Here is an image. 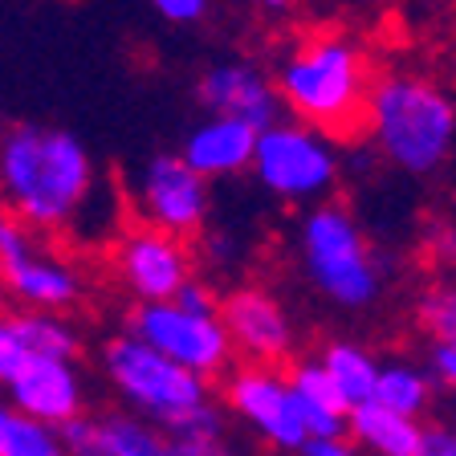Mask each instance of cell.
Here are the masks:
<instances>
[{"label": "cell", "mask_w": 456, "mask_h": 456, "mask_svg": "<svg viewBox=\"0 0 456 456\" xmlns=\"http://www.w3.org/2000/svg\"><path fill=\"white\" fill-rule=\"evenodd\" d=\"M98 196L94 155L66 126L17 123L0 134V204L37 232L74 228Z\"/></svg>", "instance_id": "1"}, {"label": "cell", "mask_w": 456, "mask_h": 456, "mask_svg": "<svg viewBox=\"0 0 456 456\" xmlns=\"http://www.w3.org/2000/svg\"><path fill=\"white\" fill-rule=\"evenodd\" d=\"M289 4H294V0H261V9L265 12H285Z\"/></svg>", "instance_id": "34"}, {"label": "cell", "mask_w": 456, "mask_h": 456, "mask_svg": "<svg viewBox=\"0 0 456 456\" xmlns=\"http://www.w3.org/2000/svg\"><path fill=\"white\" fill-rule=\"evenodd\" d=\"M0 318H4V314H0Z\"/></svg>", "instance_id": "35"}, {"label": "cell", "mask_w": 456, "mask_h": 456, "mask_svg": "<svg viewBox=\"0 0 456 456\" xmlns=\"http://www.w3.org/2000/svg\"><path fill=\"white\" fill-rule=\"evenodd\" d=\"M114 273L139 305L171 302L175 289L191 277V253L180 237L134 224L114 245Z\"/></svg>", "instance_id": "10"}, {"label": "cell", "mask_w": 456, "mask_h": 456, "mask_svg": "<svg viewBox=\"0 0 456 456\" xmlns=\"http://www.w3.org/2000/svg\"><path fill=\"white\" fill-rule=\"evenodd\" d=\"M346 428H351L354 444L370 448L379 456H419L424 444V428L416 419H403L395 411L379 408V403H359L346 411Z\"/></svg>", "instance_id": "19"}, {"label": "cell", "mask_w": 456, "mask_h": 456, "mask_svg": "<svg viewBox=\"0 0 456 456\" xmlns=\"http://www.w3.org/2000/svg\"><path fill=\"white\" fill-rule=\"evenodd\" d=\"M419 456H456V428H432V432H424Z\"/></svg>", "instance_id": "29"}, {"label": "cell", "mask_w": 456, "mask_h": 456, "mask_svg": "<svg viewBox=\"0 0 456 456\" xmlns=\"http://www.w3.org/2000/svg\"><path fill=\"white\" fill-rule=\"evenodd\" d=\"M196 98L212 118L253 126L256 134L281 123V98L273 90V77L256 69L253 61H216L200 74Z\"/></svg>", "instance_id": "13"}, {"label": "cell", "mask_w": 456, "mask_h": 456, "mask_svg": "<svg viewBox=\"0 0 456 456\" xmlns=\"http://www.w3.org/2000/svg\"><path fill=\"white\" fill-rule=\"evenodd\" d=\"M216 318L228 342L253 367H277L294 351V318L281 305V297H273L261 285H240V289L224 294L216 305Z\"/></svg>", "instance_id": "11"}, {"label": "cell", "mask_w": 456, "mask_h": 456, "mask_svg": "<svg viewBox=\"0 0 456 456\" xmlns=\"http://www.w3.org/2000/svg\"><path fill=\"white\" fill-rule=\"evenodd\" d=\"M285 383H289V395H294V408L297 416H302V428L305 436H342L346 432V403L338 399V391L330 387V379H326V370L318 367V362H294L289 367V375H285Z\"/></svg>", "instance_id": "18"}, {"label": "cell", "mask_w": 456, "mask_h": 456, "mask_svg": "<svg viewBox=\"0 0 456 456\" xmlns=\"http://www.w3.org/2000/svg\"><path fill=\"white\" fill-rule=\"evenodd\" d=\"M297 456H359V448H354L351 440H342V436H322V440L314 436L297 448Z\"/></svg>", "instance_id": "28"}, {"label": "cell", "mask_w": 456, "mask_h": 456, "mask_svg": "<svg viewBox=\"0 0 456 456\" xmlns=\"http://www.w3.org/2000/svg\"><path fill=\"white\" fill-rule=\"evenodd\" d=\"M253 147H256V131L232 118H208L188 131L183 139L180 159L196 171L200 180H220V175H240L253 163Z\"/></svg>", "instance_id": "17"}, {"label": "cell", "mask_w": 456, "mask_h": 456, "mask_svg": "<svg viewBox=\"0 0 456 456\" xmlns=\"http://www.w3.org/2000/svg\"><path fill=\"white\" fill-rule=\"evenodd\" d=\"M147 4H151L167 25H196V20H204L212 0H147Z\"/></svg>", "instance_id": "27"}, {"label": "cell", "mask_w": 456, "mask_h": 456, "mask_svg": "<svg viewBox=\"0 0 456 456\" xmlns=\"http://www.w3.org/2000/svg\"><path fill=\"white\" fill-rule=\"evenodd\" d=\"M362 126L391 167L432 175L456 147V102L424 74H383L367 90Z\"/></svg>", "instance_id": "3"}, {"label": "cell", "mask_w": 456, "mask_h": 456, "mask_svg": "<svg viewBox=\"0 0 456 456\" xmlns=\"http://www.w3.org/2000/svg\"><path fill=\"white\" fill-rule=\"evenodd\" d=\"M57 436L69 456H171V440L155 424L126 411L106 416H77Z\"/></svg>", "instance_id": "15"}, {"label": "cell", "mask_w": 456, "mask_h": 456, "mask_svg": "<svg viewBox=\"0 0 456 456\" xmlns=\"http://www.w3.org/2000/svg\"><path fill=\"white\" fill-rule=\"evenodd\" d=\"M102 370L131 408L159 419L163 428L208 399V383L188 375L175 362H167L163 354H155L151 346H142L131 334H114L102 346Z\"/></svg>", "instance_id": "7"}, {"label": "cell", "mask_w": 456, "mask_h": 456, "mask_svg": "<svg viewBox=\"0 0 456 456\" xmlns=\"http://www.w3.org/2000/svg\"><path fill=\"white\" fill-rule=\"evenodd\" d=\"M224 403L281 452H297L310 440L302 428V416L294 408L289 383H285V375L277 367H253L248 362V367L228 370Z\"/></svg>", "instance_id": "12"}, {"label": "cell", "mask_w": 456, "mask_h": 456, "mask_svg": "<svg viewBox=\"0 0 456 456\" xmlns=\"http://www.w3.org/2000/svg\"><path fill=\"white\" fill-rule=\"evenodd\" d=\"M318 367L326 370L330 387L338 391V399L346 408H359V403H370V391H375V379H379V362L367 346L346 338H330L322 346V359Z\"/></svg>", "instance_id": "20"}, {"label": "cell", "mask_w": 456, "mask_h": 456, "mask_svg": "<svg viewBox=\"0 0 456 456\" xmlns=\"http://www.w3.org/2000/svg\"><path fill=\"white\" fill-rule=\"evenodd\" d=\"M171 456H245L224 448L220 440H208V444H188V440H171Z\"/></svg>", "instance_id": "31"}, {"label": "cell", "mask_w": 456, "mask_h": 456, "mask_svg": "<svg viewBox=\"0 0 456 456\" xmlns=\"http://www.w3.org/2000/svg\"><path fill=\"white\" fill-rule=\"evenodd\" d=\"M9 408L45 428H66L82 416V370L69 359H28L4 379Z\"/></svg>", "instance_id": "14"}, {"label": "cell", "mask_w": 456, "mask_h": 456, "mask_svg": "<svg viewBox=\"0 0 456 456\" xmlns=\"http://www.w3.org/2000/svg\"><path fill=\"white\" fill-rule=\"evenodd\" d=\"M0 456H69V452L61 444V436H57V428H45L37 419H25L12 411Z\"/></svg>", "instance_id": "23"}, {"label": "cell", "mask_w": 456, "mask_h": 456, "mask_svg": "<svg viewBox=\"0 0 456 456\" xmlns=\"http://www.w3.org/2000/svg\"><path fill=\"white\" fill-rule=\"evenodd\" d=\"M424 248L440 265H456V220H432L424 232Z\"/></svg>", "instance_id": "26"}, {"label": "cell", "mask_w": 456, "mask_h": 456, "mask_svg": "<svg viewBox=\"0 0 456 456\" xmlns=\"http://www.w3.org/2000/svg\"><path fill=\"white\" fill-rule=\"evenodd\" d=\"M370 403L395 411L403 419H416L419 411L432 403V379H428L419 367L411 362H391V367H379V379H375V391H370Z\"/></svg>", "instance_id": "21"}, {"label": "cell", "mask_w": 456, "mask_h": 456, "mask_svg": "<svg viewBox=\"0 0 456 456\" xmlns=\"http://www.w3.org/2000/svg\"><path fill=\"white\" fill-rule=\"evenodd\" d=\"M171 440H188V444H208V440H220V432H224V416H220V408H212L208 399L200 403V408L183 411V416H175L167 424Z\"/></svg>", "instance_id": "24"}, {"label": "cell", "mask_w": 456, "mask_h": 456, "mask_svg": "<svg viewBox=\"0 0 456 456\" xmlns=\"http://www.w3.org/2000/svg\"><path fill=\"white\" fill-rule=\"evenodd\" d=\"M416 318L436 338V346H456V281H440L432 289H424Z\"/></svg>", "instance_id": "22"}, {"label": "cell", "mask_w": 456, "mask_h": 456, "mask_svg": "<svg viewBox=\"0 0 456 456\" xmlns=\"http://www.w3.org/2000/svg\"><path fill=\"white\" fill-rule=\"evenodd\" d=\"M126 334L204 383L228 370L232 362V342H228L220 318H196V314L175 310L171 302L134 305L126 318Z\"/></svg>", "instance_id": "8"}, {"label": "cell", "mask_w": 456, "mask_h": 456, "mask_svg": "<svg viewBox=\"0 0 456 456\" xmlns=\"http://www.w3.org/2000/svg\"><path fill=\"white\" fill-rule=\"evenodd\" d=\"M171 305L183 314H196V318H216V305L220 297L212 294L208 281H196V277H188V281L175 289V297H171Z\"/></svg>", "instance_id": "25"}, {"label": "cell", "mask_w": 456, "mask_h": 456, "mask_svg": "<svg viewBox=\"0 0 456 456\" xmlns=\"http://www.w3.org/2000/svg\"><path fill=\"white\" fill-rule=\"evenodd\" d=\"M9 419H12L9 399H0V448H4V436H9Z\"/></svg>", "instance_id": "33"}, {"label": "cell", "mask_w": 456, "mask_h": 456, "mask_svg": "<svg viewBox=\"0 0 456 456\" xmlns=\"http://www.w3.org/2000/svg\"><path fill=\"white\" fill-rule=\"evenodd\" d=\"M237 237H228V232H208L204 237V256H208L212 265H228L232 256H237Z\"/></svg>", "instance_id": "30"}, {"label": "cell", "mask_w": 456, "mask_h": 456, "mask_svg": "<svg viewBox=\"0 0 456 456\" xmlns=\"http://www.w3.org/2000/svg\"><path fill=\"white\" fill-rule=\"evenodd\" d=\"M0 289L20 310L61 314L82 302L86 281L74 261L49 245L45 232L0 208Z\"/></svg>", "instance_id": "5"}, {"label": "cell", "mask_w": 456, "mask_h": 456, "mask_svg": "<svg viewBox=\"0 0 456 456\" xmlns=\"http://www.w3.org/2000/svg\"><path fill=\"white\" fill-rule=\"evenodd\" d=\"M82 338L66 314L17 310L0 318V383L28 359H77Z\"/></svg>", "instance_id": "16"}, {"label": "cell", "mask_w": 456, "mask_h": 456, "mask_svg": "<svg viewBox=\"0 0 456 456\" xmlns=\"http://www.w3.org/2000/svg\"><path fill=\"white\" fill-rule=\"evenodd\" d=\"M134 208H139L142 224L159 228L167 237H191L208 220V183L180 159V155H151L134 175Z\"/></svg>", "instance_id": "9"}, {"label": "cell", "mask_w": 456, "mask_h": 456, "mask_svg": "<svg viewBox=\"0 0 456 456\" xmlns=\"http://www.w3.org/2000/svg\"><path fill=\"white\" fill-rule=\"evenodd\" d=\"M432 370L440 383L456 387V346H432Z\"/></svg>", "instance_id": "32"}, {"label": "cell", "mask_w": 456, "mask_h": 456, "mask_svg": "<svg viewBox=\"0 0 456 456\" xmlns=\"http://www.w3.org/2000/svg\"><path fill=\"white\" fill-rule=\"evenodd\" d=\"M261 188L285 204H322L326 191L338 183L342 159L326 134L302 123H277L256 134L253 163Z\"/></svg>", "instance_id": "6"}, {"label": "cell", "mask_w": 456, "mask_h": 456, "mask_svg": "<svg viewBox=\"0 0 456 456\" xmlns=\"http://www.w3.org/2000/svg\"><path fill=\"white\" fill-rule=\"evenodd\" d=\"M297 256L310 285L326 302L342 310H367L370 302H379L387 261L367 245L359 220L338 200H322L302 216Z\"/></svg>", "instance_id": "4"}, {"label": "cell", "mask_w": 456, "mask_h": 456, "mask_svg": "<svg viewBox=\"0 0 456 456\" xmlns=\"http://www.w3.org/2000/svg\"><path fill=\"white\" fill-rule=\"evenodd\" d=\"M273 90L281 110L294 114V123L326 139H354L370 90L367 53L342 33H314L281 61Z\"/></svg>", "instance_id": "2"}]
</instances>
